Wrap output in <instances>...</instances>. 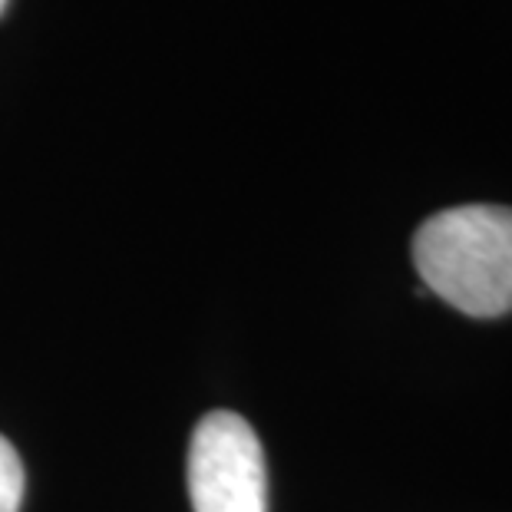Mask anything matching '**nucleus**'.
I'll use <instances>...</instances> for the list:
<instances>
[{
    "mask_svg": "<svg viewBox=\"0 0 512 512\" xmlns=\"http://www.w3.org/2000/svg\"><path fill=\"white\" fill-rule=\"evenodd\" d=\"M423 288L470 318L512 311V209L456 205L430 215L413 235Z\"/></svg>",
    "mask_w": 512,
    "mask_h": 512,
    "instance_id": "obj_1",
    "label": "nucleus"
},
{
    "mask_svg": "<svg viewBox=\"0 0 512 512\" xmlns=\"http://www.w3.org/2000/svg\"><path fill=\"white\" fill-rule=\"evenodd\" d=\"M195 512H268V476L258 433L232 410L205 413L189 443Z\"/></svg>",
    "mask_w": 512,
    "mask_h": 512,
    "instance_id": "obj_2",
    "label": "nucleus"
},
{
    "mask_svg": "<svg viewBox=\"0 0 512 512\" xmlns=\"http://www.w3.org/2000/svg\"><path fill=\"white\" fill-rule=\"evenodd\" d=\"M4 7H7V0H0V14H4Z\"/></svg>",
    "mask_w": 512,
    "mask_h": 512,
    "instance_id": "obj_4",
    "label": "nucleus"
},
{
    "mask_svg": "<svg viewBox=\"0 0 512 512\" xmlns=\"http://www.w3.org/2000/svg\"><path fill=\"white\" fill-rule=\"evenodd\" d=\"M24 503V463L14 443L0 437V512H20Z\"/></svg>",
    "mask_w": 512,
    "mask_h": 512,
    "instance_id": "obj_3",
    "label": "nucleus"
}]
</instances>
